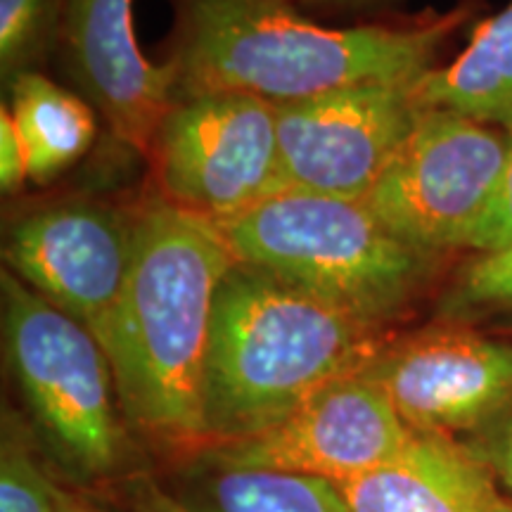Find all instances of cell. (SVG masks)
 <instances>
[{"label":"cell","instance_id":"6da1fadb","mask_svg":"<svg viewBox=\"0 0 512 512\" xmlns=\"http://www.w3.org/2000/svg\"><path fill=\"white\" fill-rule=\"evenodd\" d=\"M164 64L174 100L233 91L268 102L311 98L358 83H408L439 67L472 5L401 24L323 27L294 0H169Z\"/></svg>","mask_w":512,"mask_h":512},{"label":"cell","instance_id":"7a4b0ae2","mask_svg":"<svg viewBox=\"0 0 512 512\" xmlns=\"http://www.w3.org/2000/svg\"><path fill=\"white\" fill-rule=\"evenodd\" d=\"M219 223L159 200L138 204L128 280L98 342L126 422L159 444H204L202 380L211 313L235 264Z\"/></svg>","mask_w":512,"mask_h":512},{"label":"cell","instance_id":"3957f363","mask_svg":"<svg viewBox=\"0 0 512 512\" xmlns=\"http://www.w3.org/2000/svg\"><path fill=\"white\" fill-rule=\"evenodd\" d=\"M389 332L278 275L235 261L211 313L202 380L207 441L268 430L330 382L361 373Z\"/></svg>","mask_w":512,"mask_h":512},{"label":"cell","instance_id":"277c9868","mask_svg":"<svg viewBox=\"0 0 512 512\" xmlns=\"http://www.w3.org/2000/svg\"><path fill=\"white\" fill-rule=\"evenodd\" d=\"M230 252L389 330L444 273L446 259L394 235L363 200L285 190L221 223Z\"/></svg>","mask_w":512,"mask_h":512},{"label":"cell","instance_id":"5b68a950","mask_svg":"<svg viewBox=\"0 0 512 512\" xmlns=\"http://www.w3.org/2000/svg\"><path fill=\"white\" fill-rule=\"evenodd\" d=\"M0 316L5 363L43 444L69 475H112L128 422L98 337L5 268Z\"/></svg>","mask_w":512,"mask_h":512},{"label":"cell","instance_id":"8992f818","mask_svg":"<svg viewBox=\"0 0 512 512\" xmlns=\"http://www.w3.org/2000/svg\"><path fill=\"white\" fill-rule=\"evenodd\" d=\"M505 162V128L425 107L363 202L403 242L448 259L470 252Z\"/></svg>","mask_w":512,"mask_h":512},{"label":"cell","instance_id":"52a82bcc","mask_svg":"<svg viewBox=\"0 0 512 512\" xmlns=\"http://www.w3.org/2000/svg\"><path fill=\"white\" fill-rule=\"evenodd\" d=\"M145 159L159 200L221 226L280 192L275 102L233 91L176 98Z\"/></svg>","mask_w":512,"mask_h":512},{"label":"cell","instance_id":"ba28073f","mask_svg":"<svg viewBox=\"0 0 512 512\" xmlns=\"http://www.w3.org/2000/svg\"><path fill=\"white\" fill-rule=\"evenodd\" d=\"M138 204L62 197L15 216L3 264L15 278L100 337L131 273Z\"/></svg>","mask_w":512,"mask_h":512},{"label":"cell","instance_id":"9c48e42d","mask_svg":"<svg viewBox=\"0 0 512 512\" xmlns=\"http://www.w3.org/2000/svg\"><path fill=\"white\" fill-rule=\"evenodd\" d=\"M418 81L358 83L275 105L280 192L363 200L425 110Z\"/></svg>","mask_w":512,"mask_h":512},{"label":"cell","instance_id":"30bf717a","mask_svg":"<svg viewBox=\"0 0 512 512\" xmlns=\"http://www.w3.org/2000/svg\"><path fill=\"white\" fill-rule=\"evenodd\" d=\"M418 434L475 432L512 399V344L472 325L389 337L361 370Z\"/></svg>","mask_w":512,"mask_h":512},{"label":"cell","instance_id":"8fae6325","mask_svg":"<svg viewBox=\"0 0 512 512\" xmlns=\"http://www.w3.org/2000/svg\"><path fill=\"white\" fill-rule=\"evenodd\" d=\"M413 434L380 387L356 373L330 382L268 430L211 446L209 456L344 484L399 456Z\"/></svg>","mask_w":512,"mask_h":512},{"label":"cell","instance_id":"7c38bea8","mask_svg":"<svg viewBox=\"0 0 512 512\" xmlns=\"http://www.w3.org/2000/svg\"><path fill=\"white\" fill-rule=\"evenodd\" d=\"M57 60L112 136L145 157L174 102V76L140 50L133 0H64Z\"/></svg>","mask_w":512,"mask_h":512},{"label":"cell","instance_id":"4fadbf2b","mask_svg":"<svg viewBox=\"0 0 512 512\" xmlns=\"http://www.w3.org/2000/svg\"><path fill=\"white\" fill-rule=\"evenodd\" d=\"M351 512H496L501 494L470 448L439 434H413L399 456L337 484Z\"/></svg>","mask_w":512,"mask_h":512},{"label":"cell","instance_id":"5bb4252c","mask_svg":"<svg viewBox=\"0 0 512 512\" xmlns=\"http://www.w3.org/2000/svg\"><path fill=\"white\" fill-rule=\"evenodd\" d=\"M415 98L422 107L512 126V0L472 29L467 46L451 62L415 83Z\"/></svg>","mask_w":512,"mask_h":512},{"label":"cell","instance_id":"9a60e30c","mask_svg":"<svg viewBox=\"0 0 512 512\" xmlns=\"http://www.w3.org/2000/svg\"><path fill=\"white\" fill-rule=\"evenodd\" d=\"M5 93L27 150L31 183L50 185L88 155L98 136V112L86 98L43 72L19 74Z\"/></svg>","mask_w":512,"mask_h":512},{"label":"cell","instance_id":"2e32d148","mask_svg":"<svg viewBox=\"0 0 512 512\" xmlns=\"http://www.w3.org/2000/svg\"><path fill=\"white\" fill-rule=\"evenodd\" d=\"M190 512H351L328 479L204 456L185 486Z\"/></svg>","mask_w":512,"mask_h":512},{"label":"cell","instance_id":"e0dca14e","mask_svg":"<svg viewBox=\"0 0 512 512\" xmlns=\"http://www.w3.org/2000/svg\"><path fill=\"white\" fill-rule=\"evenodd\" d=\"M86 505L69 496L50 475L29 422L3 411L0 437V512H83Z\"/></svg>","mask_w":512,"mask_h":512},{"label":"cell","instance_id":"ac0fdd59","mask_svg":"<svg viewBox=\"0 0 512 512\" xmlns=\"http://www.w3.org/2000/svg\"><path fill=\"white\" fill-rule=\"evenodd\" d=\"M512 316V242L494 252L470 254L437 292L439 323L475 325Z\"/></svg>","mask_w":512,"mask_h":512},{"label":"cell","instance_id":"d6986e66","mask_svg":"<svg viewBox=\"0 0 512 512\" xmlns=\"http://www.w3.org/2000/svg\"><path fill=\"white\" fill-rule=\"evenodd\" d=\"M64 0H0V79L3 88L27 72H43L57 57Z\"/></svg>","mask_w":512,"mask_h":512},{"label":"cell","instance_id":"ffe728a7","mask_svg":"<svg viewBox=\"0 0 512 512\" xmlns=\"http://www.w3.org/2000/svg\"><path fill=\"white\" fill-rule=\"evenodd\" d=\"M465 446L489 470L496 486L508 491L512 498V399L484 425L470 432Z\"/></svg>","mask_w":512,"mask_h":512},{"label":"cell","instance_id":"44dd1931","mask_svg":"<svg viewBox=\"0 0 512 512\" xmlns=\"http://www.w3.org/2000/svg\"><path fill=\"white\" fill-rule=\"evenodd\" d=\"M505 136H508V162H505L501 188H498L494 207L479 226L467 254L494 252L512 242V126L505 128Z\"/></svg>","mask_w":512,"mask_h":512},{"label":"cell","instance_id":"7402d4cb","mask_svg":"<svg viewBox=\"0 0 512 512\" xmlns=\"http://www.w3.org/2000/svg\"><path fill=\"white\" fill-rule=\"evenodd\" d=\"M29 181V162L10 107H0V190L5 197L17 195Z\"/></svg>","mask_w":512,"mask_h":512},{"label":"cell","instance_id":"603a6c76","mask_svg":"<svg viewBox=\"0 0 512 512\" xmlns=\"http://www.w3.org/2000/svg\"><path fill=\"white\" fill-rule=\"evenodd\" d=\"M299 8H309L318 12H366L377 10L384 5H392L396 0H294Z\"/></svg>","mask_w":512,"mask_h":512},{"label":"cell","instance_id":"cb8c5ba5","mask_svg":"<svg viewBox=\"0 0 512 512\" xmlns=\"http://www.w3.org/2000/svg\"><path fill=\"white\" fill-rule=\"evenodd\" d=\"M496 512H512V503L505 501V498H501V503L496 505Z\"/></svg>","mask_w":512,"mask_h":512},{"label":"cell","instance_id":"d4e9b609","mask_svg":"<svg viewBox=\"0 0 512 512\" xmlns=\"http://www.w3.org/2000/svg\"><path fill=\"white\" fill-rule=\"evenodd\" d=\"M83 512H95V510H91V508H86V510H83Z\"/></svg>","mask_w":512,"mask_h":512}]
</instances>
